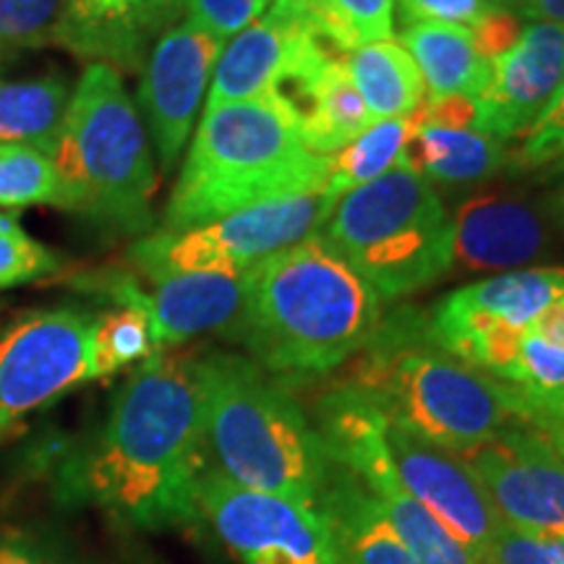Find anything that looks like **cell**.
<instances>
[{
  "mask_svg": "<svg viewBox=\"0 0 564 564\" xmlns=\"http://www.w3.org/2000/svg\"><path fill=\"white\" fill-rule=\"evenodd\" d=\"M209 465L199 352H152L112 398L82 460L84 497L126 525L160 531L199 520L196 484Z\"/></svg>",
  "mask_w": 564,
  "mask_h": 564,
  "instance_id": "obj_1",
  "label": "cell"
},
{
  "mask_svg": "<svg viewBox=\"0 0 564 564\" xmlns=\"http://www.w3.org/2000/svg\"><path fill=\"white\" fill-rule=\"evenodd\" d=\"M228 340L285 384L350 364L384 316V301L322 241L319 232L257 262Z\"/></svg>",
  "mask_w": 564,
  "mask_h": 564,
  "instance_id": "obj_2",
  "label": "cell"
},
{
  "mask_svg": "<svg viewBox=\"0 0 564 564\" xmlns=\"http://www.w3.org/2000/svg\"><path fill=\"white\" fill-rule=\"evenodd\" d=\"M345 382L364 392L387 421L460 455L523 419L518 387L436 345L426 312L413 306L382 316L350 361Z\"/></svg>",
  "mask_w": 564,
  "mask_h": 564,
  "instance_id": "obj_3",
  "label": "cell"
},
{
  "mask_svg": "<svg viewBox=\"0 0 564 564\" xmlns=\"http://www.w3.org/2000/svg\"><path fill=\"white\" fill-rule=\"evenodd\" d=\"M209 465L243 489L316 507L329 457L282 379L230 350L199 352Z\"/></svg>",
  "mask_w": 564,
  "mask_h": 564,
  "instance_id": "obj_4",
  "label": "cell"
},
{
  "mask_svg": "<svg viewBox=\"0 0 564 564\" xmlns=\"http://www.w3.org/2000/svg\"><path fill=\"white\" fill-rule=\"evenodd\" d=\"M333 158L303 144L299 126L272 102L204 108L165 207V228L188 230L253 204L327 192Z\"/></svg>",
  "mask_w": 564,
  "mask_h": 564,
  "instance_id": "obj_5",
  "label": "cell"
},
{
  "mask_svg": "<svg viewBox=\"0 0 564 564\" xmlns=\"http://www.w3.org/2000/svg\"><path fill=\"white\" fill-rule=\"evenodd\" d=\"M53 162L61 175L63 209L126 232L152 225L158 171L150 133L116 68L105 63L84 68Z\"/></svg>",
  "mask_w": 564,
  "mask_h": 564,
  "instance_id": "obj_6",
  "label": "cell"
},
{
  "mask_svg": "<svg viewBox=\"0 0 564 564\" xmlns=\"http://www.w3.org/2000/svg\"><path fill=\"white\" fill-rule=\"evenodd\" d=\"M319 238L382 301L408 299L453 272V215L434 183L408 167L340 196Z\"/></svg>",
  "mask_w": 564,
  "mask_h": 564,
  "instance_id": "obj_7",
  "label": "cell"
},
{
  "mask_svg": "<svg viewBox=\"0 0 564 564\" xmlns=\"http://www.w3.org/2000/svg\"><path fill=\"white\" fill-rule=\"evenodd\" d=\"M324 453L361 481L382 507L387 523L421 564H484L463 546L400 481L387 447V419L348 382L329 387L316 403Z\"/></svg>",
  "mask_w": 564,
  "mask_h": 564,
  "instance_id": "obj_8",
  "label": "cell"
},
{
  "mask_svg": "<svg viewBox=\"0 0 564 564\" xmlns=\"http://www.w3.org/2000/svg\"><path fill=\"white\" fill-rule=\"evenodd\" d=\"M324 194L253 204L188 230H158L129 249V264L150 282L188 272H246L262 259L322 230Z\"/></svg>",
  "mask_w": 564,
  "mask_h": 564,
  "instance_id": "obj_9",
  "label": "cell"
},
{
  "mask_svg": "<svg viewBox=\"0 0 564 564\" xmlns=\"http://www.w3.org/2000/svg\"><path fill=\"white\" fill-rule=\"evenodd\" d=\"M196 510L243 564H340L316 507L243 489L212 465L196 484Z\"/></svg>",
  "mask_w": 564,
  "mask_h": 564,
  "instance_id": "obj_10",
  "label": "cell"
},
{
  "mask_svg": "<svg viewBox=\"0 0 564 564\" xmlns=\"http://www.w3.org/2000/svg\"><path fill=\"white\" fill-rule=\"evenodd\" d=\"M95 314L53 308L26 316L0 337V436L91 377Z\"/></svg>",
  "mask_w": 564,
  "mask_h": 564,
  "instance_id": "obj_11",
  "label": "cell"
},
{
  "mask_svg": "<svg viewBox=\"0 0 564 564\" xmlns=\"http://www.w3.org/2000/svg\"><path fill=\"white\" fill-rule=\"evenodd\" d=\"M225 42L196 19L183 17L162 34L141 68L137 108L165 175L186 150Z\"/></svg>",
  "mask_w": 564,
  "mask_h": 564,
  "instance_id": "obj_12",
  "label": "cell"
},
{
  "mask_svg": "<svg viewBox=\"0 0 564 564\" xmlns=\"http://www.w3.org/2000/svg\"><path fill=\"white\" fill-rule=\"evenodd\" d=\"M502 523L564 539V457L523 419L463 455Z\"/></svg>",
  "mask_w": 564,
  "mask_h": 564,
  "instance_id": "obj_13",
  "label": "cell"
},
{
  "mask_svg": "<svg viewBox=\"0 0 564 564\" xmlns=\"http://www.w3.org/2000/svg\"><path fill=\"white\" fill-rule=\"evenodd\" d=\"M337 53L316 32L308 0H270V9L225 42L207 91V105L267 100L322 55Z\"/></svg>",
  "mask_w": 564,
  "mask_h": 564,
  "instance_id": "obj_14",
  "label": "cell"
},
{
  "mask_svg": "<svg viewBox=\"0 0 564 564\" xmlns=\"http://www.w3.org/2000/svg\"><path fill=\"white\" fill-rule=\"evenodd\" d=\"M384 436L405 489L484 562L494 535L505 523L468 460L460 453L408 432L400 423L387 421Z\"/></svg>",
  "mask_w": 564,
  "mask_h": 564,
  "instance_id": "obj_15",
  "label": "cell"
},
{
  "mask_svg": "<svg viewBox=\"0 0 564 564\" xmlns=\"http://www.w3.org/2000/svg\"><path fill=\"white\" fill-rule=\"evenodd\" d=\"M564 76V24L528 21L512 51L491 61L476 97L474 131L499 141L520 139L552 102Z\"/></svg>",
  "mask_w": 564,
  "mask_h": 564,
  "instance_id": "obj_16",
  "label": "cell"
},
{
  "mask_svg": "<svg viewBox=\"0 0 564 564\" xmlns=\"http://www.w3.org/2000/svg\"><path fill=\"white\" fill-rule=\"evenodd\" d=\"M183 17V0H63L55 45L118 74H141L158 40Z\"/></svg>",
  "mask_w": 564,
  "mask_h": 564,
  "instance_id": "obj_17",
  "label": "cell"
},
{
  "mask_svg": "<svg viewBox=\"0 0 564 564\" xmlns=\"http://www.w3.org/2000/svg\"><path fill=\"white\" fill-rule=\"evenodd\" d=\"M554 251V223L544 204L510 194H484L453 215V270L512 272Z\"/></svg>",
  "mask_w": 564,
  "mask_h": 564,
  "instance_id": "obj_18",
  "label": "cell"
},
{
  "mask_svg": "<svg viewBox=\"0 0 564 564\" xmlns=\"http://www.w3.org/2000/svg\"><path fill=\"white\" fill-rule=\"evenodd\" d=\"M147 316L158 350L181 348L207 333L228 337L243 308V272H188L152 282Z\"/></svg>",
  "mask_w": 564,
  "mask_h": 564,
  "instance_id": "obj_19",
  "label": "cell"
},
{
  "mask_svg": "<svg viewBox=\"0 0 564 564\" xmlns=\"http://www.w3.org/2000/svg\"><path fill=\"white\" fill-rule=\"evenodd\" d=\"M316 510L333 531L340 564H421L387 523L371 491L333 457L327 463Z\"/></svg>",
  "mask_w": 564,
  "mask_h": 564,
  "instance_id": "obj_20",
  "label": "cell"
},
{
  "mask_svg": "<svg viewBox=\"0 0 564 564\" xmlns=\"http://www.w3.org/2000/svg\"><path fill=\"white\" fill-rule=\"evenodd\" d=\"M510 141H499L489 133L453 131L421 126L408 141L400 167L442 186H470L494 178L510 165Z\"/></svg>",
  "mask_w": 564,
  "mask_h": 564,
  "instance_id": "obj_21",
  "label": "cell"
},
{
  "mask_svg": "<svg viewBox=\"0 0 564 564\" xmlns=\"http://www.w3.org/2000/svg\"><path fill=\"white\" fill-rule=\"evenodd\" d=\"M400 45L419 66L426 100L436 97H470L476 100L489 79L491 61L478 53L470 26L421 21L403 30Z\"/></svg>",
  "mask_w": 564,
  "mask_h": 564,
  "instance_id": "obj_22",
  "label": "cell"
},
{
  "mask_svg": "<svg viewBox=\"0 0 564 564\" xmlns=\"http://www.w3.org/2000/svg\"><path fill=\"white\" fill-rule=\"evenodd\" d=\"M295 123L303 144L322 158H333L371 129L373 121L345 70L343 55L316 70Z\"/></svg>",
  "mask_w": 564,
  "mask_h": 564,
  "instance_id": "obj_23",
  "label": "cell"
},
{
  "mask_svg": "<svg viewBox=\"0 0 564 564\" xmlns=\"http://www.w3.org/2000/svg\"><path fill=\"white\" fill-rule=\"evenodd\" d=\"M352 87L358 89L371 121L411 116L426 100V84L411 53L384 40L343 55Z\"/></svg>",
  "mask_w": 564,
  "mask_h": 564,
  "instance_id": "obj_24",
  "label": "cell"
},
{
  "mask_svg": "<svg viewBox=\"0 0 564 564\" xmlns=\"http://www.w3.org/2000/svg\"><path fill=\"white\" fill-rule=\"evenodd\" d=\"M564 295V267H525L447 293L457 306L497 316L514 329H528L544 308Z\"/></svg>",
  "mask_w": 564,
  "mask_h": 564,
  "instance_id": "obj_25",
  "label": "cell"
},
{
  "mask_svg": "<svg viewBox=\"0 0 564 564\" xmlns=\"http://www.w3.org/2000/svg\"><path fill=\"white\" fill-rule=\"evenodd\" d=\"M70 95L63 76L0 82V144H26L53 158Z\"/></svg>",
  "mask_w": 564,
  "mask_h": 564,
  "instance_id": "obj_26",
  "label": "cell"
},
{
  "mask_svg": "<svg viewBox=\"0 0 564 564\" xmlns=\"http://www.w3.org/2000/svg\"><path fill=\"white\" fill-rule=\"evenodd\" d=\"M415 129H419V116L415 112L400 118H387V121L373 123L369 131L361 133L345 150L333 154L327 192H324V199H327L329 207L340 196L350 194L352 188H361L366 183L382 178L384 173L400 167V160H403V152Z\"/></svg>",
  "mask_w": 564,
  "mask_h": 564,
  "instance_id": "obj_27",
  "label": "cell"
},
{
  "mask_svg": "<svg viewBox=\"0 0 564 564\" xmlns=\"http://www.w3.org/2000/svg\"><path fill=\"white\" fill-rule=\"evenodd\" d=\"M316 32L340 55L392 40L394 0H308Z\"/></svg>",
  "mask_w": 564,
  "mask_h": 564,
  "instance_id": "obj_28",
  "label": "cell"
},
{
  "mask_svg": "<svg viewBox=\"0 0 564 564\" xmlns=\"http://www.w3.org/2000/svg\"><path fill=\"white\" fill-rule=\"evenodd\" d=\"M158 352L150 316L139 308L118 306L95 319L91 329V377L102 379Z\"/></svg>",
  "mask_w": 564,
  "mask_h": 564,
  "instance_id": "obj_29",
  "label": "cell"
},
{
  "mask_svg": "<svg viewBox=\"0 0 564 564\" xmlns=\"http://www.w3.org/2000/svg\"><path fill=\"white\" fill-rule=\"evenodd\" d=\"M63 209V186L51 154L26 144H0V207Z\"/></svg>",
  "mask_w": 564,
  "mask_h": 564,
  "instance_id": "obj_30",
  "label": "cell"
},
{
  "mask_svg": "<svg viewBox=\"0 0 564 564\" xmlns=\"http://www.w3.org/2000/svg\"><path fill=\"white\" fill-rule=\"evenodd\" d=\"M63 0H0V53L55 45Z\"/></svg>",
  "mask_w": 564,
  "mask_h": 564,
  "instance_id": "obj_31",
  "label": "cell"
},
{
  "mask_svg": "<svg viewBox=\"0 0 564 564\" xmlns=\"http://www.w3.org/2000/svg\"><path fill=\"white\" fill-rule=\"evenodd\" d=\"M520 139L523 141L510 152V173L544 171L564 152V76L552 102Z\"/></svg>",
  "mask_w": 564,
  "mask_h": 564,
  "instance_id": "obj_32",
  "label": "cell"
},
{
  "mask_svg": "<svg viewBox=\"0 0 564 564\" xmlns=\"http://www.w3.org/2000/svg\"><path fill=\"white\" fill-rule=\"evenodd\" d=\"M512 384L541 398H560L564 394V348H556L544 337L525 329L523 343H520L518 377Z\"/></svg>",
  "mask_w": 564,
  "mask_h": 564,
  "instance_id": "obj_33",
  "label": "cell"
},
{
  "mask_svg": "<svg viewBox=\"0 0 564 564\" xmlns=\"http://www.w3.org/2000/svg\"><path fill=\"white\" fill-rule=\"evenodd\" d=\"M61 257L26 236L24 230L0 236V291L58 272Z\"/></svg>",
  "mask_w": 564,
  "mask_h": 564,
  "instance_id": "obj_34",
  "label": "cell"
},
{
  "mask_svg": "<svg viewBox=\"0 0 564 564\" xmlns=\"http://www.w3.org/2000/svg\"><path fill=\"white\" fill-rule=\"evenodd\" d=\"M484 564H564V539L502 525L494 535Z\"/></svg>",
  "mask_w": 564,
  "mask_h": 564,
  "instance_id": "obj_35",
  "label": "cell"
},
{
  "mask_svg": "<svg viewBox=\"0 0 564 564\" xmlns=\"http://www.w3.org/2000/svg\"><path fill=\"white\" fill-rule=\"evenodd\" d=\"M497 11H505V0H394V13H400L405 26L421 21L474 26Z\"/></svg>",
  "mask_w": 564,
  "mask_h": 564,
  "instance_id": "obj_36",
  "label": "cell"
},
{
  "mask_svg": "<svg viewBox=\"0 0 564 564\" xmlns=\"http://www.w3.org/2000/svg\"><path fill=\"white\" fill-rule=\"evenodd\" d=\"M186 17L199 21L217 37L230 40L264 13L270 0H183Z\"/></svg>",
  "mask_w": 564,
  "mask_h": 564,
  "instance_id": "obj_37",
  "label": "cell"
},
{
  "mask_svg": "<svg viewBox=\"0 0 564 564\" xmlns=\"http://www.w3.org/2000/svg\"><path fill=\"white\" fill-rule=\"evenodd\" d=\"M520 32H523V21L514 19L512 13L507 11L489 13V17H484L470 26L478 53H481L486 61H494L507 51H512L514 42L520 40Z\"/></svg>",
  "mask_w": 564,
  "mask_h": 564,
  "instance_id": "obj_38",
  "label": "cell"
},
{
  "mask_svg": "<svg viewBox=\"0 0 564 564\" xmlns=\"http://www.w3.org/2000/svg\"><path fill=\"white\" fill-rule=\"evenodd\" d=\"M421 126L432 129H453V131H474L476 126V100L470 97H436V100H423L415 110Z\"/></svg>",
  "mask_w": 564,
  "mask_h": 564,
  "instance_id": "obj_39",
  "label": "cell"
},
{
  "mask_svg": "<svg viewBox=\"0 0 564 564\" xmlns=\"http://www.w3.org/2000/svg\"><path fill=\"white\" fill-rule=\"evenodd\" d=\"M518 392L523 403V421L544 432L564 457V408L556 403V398H541V394L525 392L523 387H518Z\"/></svg>",
  "mask_w": 564,
  "mask_h": 564,
  "instance_id": "obj_40",
  "label": "cell"
},
{
  "mask_svg": "<svg viewBox=\"0 0 564 564\" xmlns=\"http://www.w3.org/2000/svg\"><path fill=\"white\" fill-rule=\"evenodd\" d=\"M505 11L523 21V24H528V21L564 24V0H505Z\"/></svg>",
  "mask_w": 564,
  "mask_h": 564,
  "instance_id": "obj_41",
  "label": "cell"
},
{
  "mask_svg": "<svg viewBox=\"0 0 564 564\" xmlns=\"http://www.w3.org/2000/svg\"><path fill=\"white\" fill-rule=\"evenodd\" d=\"M528 329L544 337L546 343L556 345V348H564V295L535 316V322Z\"/></svg>",
  "mask_w": 564,
  "mask_h": 564,
  "instance_id": "obj_42",
  "label": "cell"
},
{
  "mask_svg": "<svg viewBox=\"0 0 564 564\" xmlns=\"http://www.w3.org/2000/svg\"><path fill=\"white\" fill-rule=\"evenodd\" d=\"M0 564H55L34 546L0 544Z\"/></svg>",
  "mask_w": 564,
  "mask_h": 564,
  "instance_id": "obj_43",
  "label": "cell"
},
{
  "mask_svg": "<svg viewBox=\"0 0 564 564\" xmlns=\"http://www.w3.org/2000/svg\"><path fill=\"white\" fill-rule=\"evenodd\" d=\"M541 204H544L546 215L552 217V223L560 225V228L564 230V175H562V181L552 188V192L546 194V199Z\"/></svg>",
  "mask_w": 564,
  "mask_h": 564,
  "instance_id": "obj_44",
  "label": "cell"
},
{
  "mask_svg": "<svg viewBox=\"0 0 564 564\" xmlns=\"http://www.w3.org/2000/svg\"><path fill=\"white\" fill-rule=\"evenodd\" d=\"M564 175V152L556 158L552 165L544 167V181H554V178H562Z\"/></svg>",
  "mask_w": 564,
  "mask_h": 564,
  "instance_id": "obj_45",
  "label": "cell"
},
{
  "mask_svg": "<svg viewBox=\"0 0 564 564\" xmlns=\"http://www.w3.org/2000/svg\"><path fill=\"white\" fill-rule=\"evenodd\" d=\"M556 403H560V405L564 408V394H560V398H556Z\"/></svg>",
  "mask_w": 564,
  "mask_h": 564,
  "instance_id": "obj_46",
  "label": "cell"
}]
</instances>
